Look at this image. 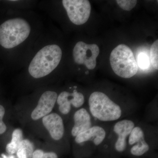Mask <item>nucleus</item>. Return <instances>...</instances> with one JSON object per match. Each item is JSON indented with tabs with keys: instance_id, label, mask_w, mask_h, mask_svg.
<instances>
[{
	"instance_id": "nucleus-8",
	"label": "nucleus",
	"mask_w": 158,
	"mask_h": 158,
	"mask_svg": "<svg viewBox=\"0 0 158 158\" xmlns=\"http://www.w3.org/2000/svg\"><path fill=\"white\" fill-rule=\"evenodd\" d=\"M56 102L59 111L66 115L70 112L71 106L76 108L81 107L85 103V97L76 89H74L72 92L64 90L58 94Z\"/></svg>"
},
{
	"instance_id": "nucleus-10",
	"label": "nucleus",
	"mask_w": 158,
	"mask_h": 158,
	"mask_svg": "<svg viewBox=\"0 0 158 158\" xmlns=\"http://www.w3.org/2000/svg\"><path fill=\"white\" fill-rule=\"evenodd\" d=\"M42 123L53 139L58 141L62 139L65 128L61 116L56 113H51L43 117Z\"/></svg>"
},
{
	"instance_id": "nucleus-20",
	"label": "nucleus",
	"mask_w": 158,
	"mask_h": 158,
	"mask_svg": "<svg viewBox=\"0 0 158 158\" xmlns=\"http://www.w3.org/2000/svg\"><path fill=\"white\" fill-rule=\"evenodd\" d=\"M138 65L142 69H146L150 66V60L149 57L147 54L144 53H141L138 56Z\"/></svg>"
},
{
	"instance_id": "nucleus-6",
	"label": "nucleus",
	"mask_w": 158,
	"mask_h": 158,
	"mask_svg": "<svg viewBox=\"0 0 158 158\" xmlns=\"http://www.w3.org/2000/svg\"><path fill=\"white\" fill-rule=\"evenodd\" d=\"M100 52L96 44H87L79 41L74 45L72 51V57L77 65H85L88 69H94L96 65V59Z\"/></svg>"
},
{
	"instance_id": "nucleus-13",
	"label": "nucleus",
	"mask_w": 158,
	"mask_h": 158,
	"mask_svg": "<svg viewBox=\"0 0 158 158\" xmlns=\"http://www.w3.org/2000/svg\"><path fill=\"white\" fill-rule=\"evenodd\" d=\"M23 131L20 129L14 130L12 134L11 142L7 144L6 152L9 155L16 153L20 144L23 140Z\"/></svg>"
},
{
	"instance_id": "nucleus-18",
	"label": "nucleus",
	"mask_w": 158,
	"mask_h": 158,
	"mask_svg": "<svg viewBox=\"0 0 158 158\" xmlns=\"http://www.w3.org/2000/svg\"><path fill=\"white\" fill-rule=\"evenodd\" d=\"M116 2L122 9L127 11L135 8L137 3L135 0H117Z\"/></svg>"
},
{
	"instance_id": "nucleus-14",
	"label": "nucleus",
	"mask_w": 158,
	"mask_h": 158,
	"mask_svg": "<svg viewBox=\"0 0 158 158\" xmlns=\"http://www.w3.org/2000/svg\"><path fill=\"white\" fill-rule=\"evenodd\" d=\"M33 143L28 139H23L16 154L18 158H32L34 152Z\"/></svg>"
},
{
	"instance_id": "nucleus-16",
	"label": "nucleus",
	"mask_w": 158,
	"mask_h": 158,
	"mask_svg": "<svg viewBox=\"0 0 158 158\" xmlns=\"http://www.w3.org/2000/svg\"><path fill=\"white\" fill-rule=\"evenodd\" d=\"M143 139L144 135L143 130L139 127H135L129 136V144L134 145Z\"/></svg>"
},
{
	"instance_id": "nucleus-12",
	"label": "nucleus",
	"mask_w": 158,
	"mask_h": 158,
	"mask_svg": "<svg viewBox=\"0 0 158 158\" xmlns=\"http://www.w3.org/2000/svg\"><path fill=\"white\" fill-rule=\"evenodd\" d=\"M74 124L71 131L72 135L76 137L80 133L85 131L92 127L91 117L85 108L77 110L74 115Z\"/></svg>"
},
{
	"instance_id": "nucleus-11",
	"label": "nucleus",
	"mask_w": 158,
	"mask_h": 158,
	"mask_svg": "<svg viewBox=\"0 0 158 158\" xmlns=\"http://www.w3.org/2000/svg\"><path fill=\"white\" fill-rule=\"evenodd\" d=\"M106 132L103 128L98 126H94L80 133L76 137V142L81 144L86 141H91L96 146L100 145L106 137Z\"/></svg>"
},
{
	"instance_id": "nucleus-9",
	"label": "nucleus",
	"mask_w": 158,
	"mask_h": 158,
	"mask_svg": "<svg viewBox=\"0 0 158 158\" xmlns=\"http://www.w3.org/2000/svg\"><path fill=\"white\" fill-rule=\"evenodd\" d=\"M135 127V123L129 119L120 120L115 124L113 131L118 135L115 144V148L116 151L122 152L125 150L127 147V138L129 136Z\"/></svg>"
},
{
	"instance_id": "nucleus-7",
	"label": "nucleus",
	"mask_w": 158,
	"mask_h": 158,
	"mask_svg": "<svg viewBox=\"0 0 158 158\" xmlns=\"http://www.w3.org/2000/svg\"><path fill=\"white\" fill-rule=\"evenodd\" d=\"M58 94L55 90H46L40 96L36 108L31 113L32 119L37 120L49 114L56 102Z\"/></svg>"
},
{
	"instance_id": "nucleus-4",
	"label": "nucleus",
	"mask_w": 158,
	"mask_h": 158,
	"mask_svg": "<svg viewBox=\"0 0 158 158\" xmlns=\"http://www.w3.org/2000/svg\"><path fill=\"white\" fill-rule=\"evenodd\" d=\"M110 62L113 72L123 78L132 77L138 71V63L132 51L125 44H119L112 51Z\"/></svg>"
},
{
	"instance_id": "nucleus-1",
	"label": "nucleus",
	"mask_w": 158,
	"mask_h": 158,
	"mask_svg": "<svg viewBox=\"0 0 158 158\" xmlns=\"http://www.w3.org/2000/svg\"><path fill=\"white\" fill-rule=\"evenodd\" d=\"M46 19L34 10H10L0 23V48L11 69L21 70L26 65L44 29Z\"/></svg>"
},
{
	"instance_id": "nucleus-3",
	"label": "nucleus",
	"mask_w": 158,
	"mask_h": 158,
	"mask_svg": "<svg viewBox=\"0 0 158 158\" xmlns=\"http://www.w3.org/2000/svg\"><path fill=\"white\" fill-rule=\"evenodd\" d=\"M88 104L91 115L100 121H115L121 116V107L102 92L91 94Z\"/></svg>"
},
{
	"instance_id": "nucleus-19",
	"label": "nucleus",
	"mask_w": 158,
	"mask_h": 158,
	"mask_svg": "<svg viewBox=\"0 0 158 158\" xmlns=\"http://www.w3.org/2000/svg\"><path fill=\"white\" fill-rule=\"evenodd\" d=\"M32 158H58L56 153L52 152H44L41 149L34 151Z\"/></svg>"
},
{
	"instance_id": "nucleus-15",
	"label": "nucleus",
	"mask_w": 158,
	"mask_h": 158,
	"mask_svg": "<svg viewBox=\"0 0 158 158\" xmlns=\"http://www.w3.org/2000/svg\"><path fill=\"white\" fill-rule=\"evenodd\" d=\"M149 146L145 139H142L134 144L131 149V153L133 156H140L143 155L149 151Z\"/></svg>"
},
{
	"instance_id": "nucleus-17",
	"label": "nucleus",
	"mask_w": 158,
	"mask_h": 158,
	"mask_svg": "<svg viewBox=\"0 0 158 158\" xmlns=\"http://www.w3.org/2000/svg\"><path fill=\"white\" fill-rule=\"evenodd\" d=\"M150 60L153 67L158 69V40H156L152 44L150 50Z\"/></svg>"
},
{
	"instance_id": "nucleus-5",
	"label": "nucleus",
	"mask_w": 158,
	"mask_h": 158,
	"mask_svg": "<svg viewBox=\"0 0 158 158\" xmlns=\"http://www.w3.org/2000/svg\"><path fill=\"white\" fill-rule=\"evenodd\" d=\"M61 5L65 10L68 19L75 26L84 24L90 14L91 6L88 0H62Z\"/></svg>"
},
{
	"instance_id": "nucleus-2",
	"label": "nucleus",
	"mask_w": 158,
	"mask_h": 158,
	"mask_svg": "<svg viewBox=\"0 0 158 158\" xmlns=\"http://www.w3.org/2000/svg\"><path fill=\"white\" fill-rule=\"evenodd\" d=\"M63 51L56 30L51 20L46 19L45 27L35 42L31 56L21 69V77L32 81L47 80L58 72Z\"/></svg>"
},
{
	"instance_id": "nucleus-21",
	"label": "nucleus",
	"mask_w": 158,
	"mask_h": 158,
	"mask_svg": "<svg viewBox=\"0 0 158 158\" xmlns=\"http://www.w3.org/2000/svg\"><path fill=\"white\" fill-rule=\"evenodd\" d=\"M5 114V108L2 105H0V135H2L6 132L7 130V127L3 120Z\"/></svg>"
}]
</instances>
